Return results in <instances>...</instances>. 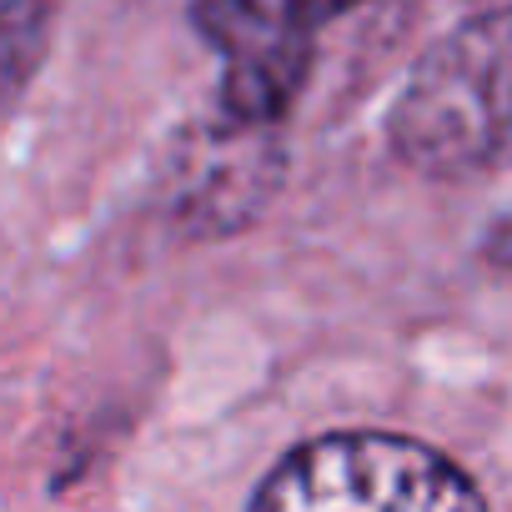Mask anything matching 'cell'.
<instances>
[{
	"mask_svg": "<svg viewBox=\"0 0 512 512\" xmlns=\"http://www.w3.org/2000/svg\"><path fill=\"white\" fill-rule=\"evenodd\" d=\"M392 146L422 176L512 166V11L472 16L422 51L392 111Z\"/></svg>",
	"mask_w": 512,
	"mask_h": 512,
	"instance_id": "cell-1",
	"label": "cell"
},
{
	"mask_svg": "<svg viewBox=\"0 0 512 512\" xmlns=\"http://www.w3.org/2000/svg\"><path fill=\"white\" fill-rule=\"evenodd\" d=\"M482 502V487L452 457L397 432L312 437L251 492L256 512H447Z\"/></svg>",
	"mask_w": 512,
	"mask_h": 512,
	"instance_id": "cell-2",
	"label": "cell"
},
{
	"mask_svg": "<svg viewBox=\"0 0 512 512\" xmlns=\"http://www.w3.org/2000/svg\"><path fill=\"white\" fill-rule=\"evenodd\" d=\"M362 0H196L191 26L221 56V111L236 126H272L307 86L317 31Z\"/></svg>",
	"mask_w": 512,
	"mask_h": 512,
	"instance_id": "cell-3",
	"label": "cell"
},
{
	"mask_svg": "<svg viewBox=\"0 0 512 512\" xmlns=\"http://www.w3.org/2000/svg\"><path fill=\"white\" fill-rule=\"evenodd\" d=\"M56 0H0V101L16 96L46 51Z\"/></svg>",
	"mask_w": 512,
	"mask_h": 512,
	"instance_id": "cell-4",
	"label": "cell"
}]
</instances>
